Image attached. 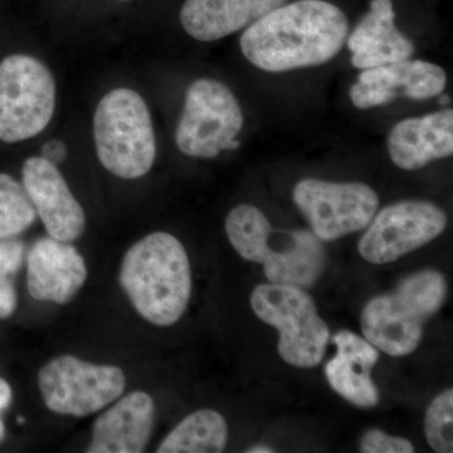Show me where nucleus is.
Listing matches in <instances>:
<instances>
[{
    "mask_svg": "<svg viewBox=\"0 0 453 453\" xmlns=\"http://www.w3.org/2000/svg\"><path fill=\"white\" fill-rule=\"evenodd\" d=\"M365 453H413L414 446L404 437L390 436L380 429H369L360 440Z\"/></svg>",
    "mask_w": 453,
    "mask_h": 453,
    "instance_id": "obj_24",
    "label": "nucleus"
},
{
    "mask_svg": "<svg viewBox=\"0 0 453 453\" xmlns=\"http://www.w3.org/2000/svg\"><path fill=\"white\" fill-rule=\"evenodd\" d=\"M67 146L62 140L53 139L42 146V157L53 165H59L67 159Z\"/></svg>",
    "mask_w": 453,
    "mask_h": 453,
    "instance_id": "obj_25",
    "label": "nucleus"
},
{
    "mask_svg": "<svg viewBox=\"0 0 453 453\" xmlns=\"http://www.w3.org/2000/svg\"><path fill=\"white\" fill-rule=\"evenodd\" d=\"M56 109V82L50 68L28 55L0 62V140L9 144L40 135Z\"/></svg>",
    "mask_w": 453,
    "mask_h": 453,
    "instance_id": "obj_7",
    "label": "nucleus"
},
{
    "mask_svg": "<svg viewBox=\"0 0 453 453\" xmlns=\"http://www.w3.org/2000/svg\"><path fill=\"white\" fill-rule=\"evenodd\" d=\"M453 390L447 389L429 405L425 434L432 449L440 453L453 452Z\"/></svg>",
    "mask_w": 453,
    "mask_h": 453,
    "instance_id": "obj_23",
    "label": "nucleus"
},
{
    "mask_svg": "<svg viewBox=\"0 0 453 453\" xmlns=\"http://www.w3.org/2000/svg\"><path fill=\"white\" fill-rule=\"evenodd\" d=\"M288 0H186L180 12L184 31L201 42L222 40L247 28Z\"/></svg>",
    "mask_w": 453,
    "mask_h": 453,
    "instance_id": "obj_19",
    "label": "nucleus"
},
{
    "mask_svg": "<svg viewBox=\"0 0 453 453\" xmlns=\"http://www.w3.org/2000/svg\"><path fill=\"white\" fill-rule=\"evenodd\" d=\"M447 216L426 201H402L375 213L357 250L365 261L384 265L436 240L445 232Z\"/></svg>",
    "mask_w": 453,
    "mask_h": 453,
    "instance_id": "obj_11",
    "label": "nucleus"
},
{
    "mask_svg": "<svg viewBox=\"0 0 453 453\" xmlns=\"http://www.w3.org/2000/svg\"><path fill=\"white\" fill-rule=\"evenodd\" d=\"M447 85L446 71L432 62L404 59L368 68L350 88L351 103L360 110L387 105L396 97L428 100L440 96Z\"/></svg>",
    "mask_w": 453,
    "mask_h": 453,
    "instance_id": "obj_12",
    "label": "nucleus"
},
{
    "mask_svg": "<svg viewBox=\"0 0 453 453\" xmlns=\"http://www.w3.org/2000/svg\"><path fill=\"white\" fill-rule=\"evenodd\" d=\"M447 297L445 276L437 270L412 273L392 294L366 303L360 325L365 338L390 357H405L421 344L423 326L442 308Z\"/></svg>",
    "mask_w": 453,
    "mask_h": 453,
    "instance_id": "obj_4",
    "label": "nucleus"
},
{
    "mask_svg": "<svg viewBox=\"0 0 453 453\" xmlns=\"http://www.w3.org/2000/svg\"><path fill=\"white\" fill-rule=\"evenodd\" d=\"M22 186L50 237L64 242L81 237L86 228L85 211L57 165L42 157H28L22 166Z\"/></svg>",
    "mask_w": 453,
    "mask_h": 453,
    "instance_id": "obj_13",
    "label": "nucleus"
},
{
    "mask_svg": "<svg viewBox=\"0 0 453 453\" xmlns=\"http://www.w3.org/2000/svg\"><path fill=\"white\" fill-rule=\"evenodd\" d=\"M294 202L320 241H335L363 231L380 207V198L363 183H333L303 179L294 189Z\"/></svg>",
    "mask_w": 453,
    "mask_h": 453,
    "instance_id": "obj_10",
    "label": "nucleus"
},
{
    "mask_svg": "<svg viewBox=\"0 0 453 453\" xmlns=\"http://www.w3.org/2000/svg\"><path fill=\"white\" fill-rule=\"evenodd\" d=\"M242 127L243 112L234 92L216 80L199 79L188 88L175 142L188 157L213 159L240 148L235 138Z\"/></svg>",
    "mask_w": 453,
    "mask_h": 453,
    "instance_id": "obj_8",
    "label": "nucleus"
},
{
    "mask_svg": "<svg viewBox=\"0 0 453 453\" xmlns=\"http://www.w3.org/2000/svg\"><path fill=\"white\" fill-rule=\"evenodd\" d=\"M228 427L222 414L199 410L186 417L164 438L157 453H219L226 449Z\"/></svg>",
    "mask_w": 453,
    "mask_h": 453,
    "instance_id": "obj_20",
    "label": "nucleus"
},
{
    "mask_svg": "<svg viewBox=\"0 0 453 453\" xmlns=\"http://www.w3.org/2000/svg\"><path fill=\"white\" fill-rule=\"evenodd\" d=\"M349 35L344 12L325 0H299L273 9L247 27L241 37L243 56L271 73L326 64Z\"/></svg>",
    "mask_w": 453,
    "mask_h": 453,
    "instance_id": "obj_1",
    "label": "nucleus"
},
{
    "mask_svg": "<svg viewBox=\"0 0 453 453\" xmlns=\"http://www.w3.org/2000/svg\"><path fill=\"white\" fill-rule=\"evenodd\" d=\"M85 258L71 242L44 237L29 250L27 288L33 299L65 305L88 280Z\"/></svg>",
    "mask_w": 453,
    "mask_h": 453,
    "instance_id": "obj_14",
    "label": "nucleus"
},
{
    "mask_svg": "<svg viewBox=\"0 0 453 453\" xmlns=\"http://www.w3.org/2000/svg\"><path fill=\"white\" fill-rule=\"evenodd\" d=\"M333 342L338 353L325 365L330 386L357 407H375L380 403V392L371 372L380 360L377 348L365 338L347 330L335 334Z\"/></svg>",
    "mask_w": 453,
    "mask_h": 453,
    "instance_id": "obj_18",
    "label": "nucleus"
},
{
    "mask_svg": "<svg viewBox=\"0 0 453 453\" xmlns=\"http://www.w3.org/2000/svg\"><path fill=\"white\" fill-rule=\"evenodd\" d=\"M440 101H441V104L449 103V96H442V97H441Z\"/></svg>",
    "mask_w": 453,
    "mask_h": 453,
    "instance_id": "obj_29",
    "label": "nucleus"
},
{
    "mask_svg": "<svg viewBox=\"0 0 453 453\" xmlns=\"http://www.w3.org/2000/svg\"><path fill=\"white\" fill-rule=\"evenodd\" d=\"M3 437H4V425L0 421V440H3Z\"/></svg>",
    "mask_w": 453,
    "mask_h": 453,
    "instance_id": "obj_28",
    "label": "nucleus"
},
{
    "mask_svg": "<svg viewBox=\"0 0 453 453\" xmlns=\"http://www.w3.org/2000/svg\"><path fill=\"white\" fill-rule=\"evenodd\" d=\"M35 217L37 213L22 184L0 173V240L23 234L35 223Z\"/></svg>",
    "mask_w": 453,
    "mask_h": 453,
    "instance_id": "obj_21",
    "label": "nucleus"
},
{
    "mask_svg": "<svg viewBox=\"0 0 453 453\" xmlns=\"http://www.w3.org/2000/svg\"><path fill=\"white\" fill-rule=\"evenodd\" d=\"M392 0H372L369 12L348 35L351 64L359 70L404 61L414 53L412 42L395 27Z\"/></svg>",
    "mask_w": 453,
    "mask_h": 453,
    "instance_id": "obj_17",
    "label": "nucleus"
},
{
    "mask_svg": "<svg viewBox=\"0 0 453 453\" xmlns=\"http://www.w3.org/2000/svg\"><path fill=\"white\" fill-rule=\"evenodd\" d=\"M94 138L101 165L115 177L139 179L153 168V121L144 98L134 89H112L101 98L94 116Z\"/></svg>",
    "mask_w": 453,
    "mask_h": 453,
    "instance_id": "obj_5",
    "label": "nucleus"
},
{
    "mask_svg": "<svg viewBox=\"0 0 453 453\" xmlns=\"http://www.w3.org/2000/svg\"><path fill=\"white\" fill-rule=\"evenodd\" d=\"M38 387L50 411L81 418L121 396L127 378L119 366L92 365L77 357L62 356L42 366Z\"/></svg>",
    "mask_w": 453,
    "mask_h": 453,
    "instance_id": "obj_9",
    "label": "nucleus"
},
{
    "mask_svg": "<svg viewBox=\"0 0 453 453\" xmlns=\"http://www.w3.org/2000/svg\"><path fill=\"white\" fill-rule=\"evenodd\" d=\"M390 159L398 168L421 169L453 153V111L442 110L398 122L388 136Z\"/></svg>",
    "mask_w": 453,
    "mask_h": 453,
    "instance_id": "obj_16",
    "label": "nucleus"
},
{
    "mask_svg": "<svg viewBox=\"0 0 453 453\" xmlns=\"http://www.w3.org/2000/svg\"><path fill=\"white\" fill-rule=\"evenodd\" d=\"M247 452L249 453H273L275 452V449H271V447L265 446V445H257L253 446L251 449H247Z\"/></svg>",
    "mask_w": 453,
    "mask_h": 453,
    "instance_id": "obj_27",
    "label": "nucleus"
},
{
    "mask_svg": "<svg viewBox=\"0 0 453 453\" xmlns=\"http://www.w3.org/2000/svg\"><path fill=\"white\" fill-rule=\"evenodd\" d=\"M122 291L136 312L157 326L180 320L192 295V271L186 249L165 232L145 235L122 258Z\"/></svg>",
    "mask_w": 453,
    "mask_h": 453,
    "instance_id": "obj_2",
    "label": "nucleus"
},
{
    "mask_svg": "<svg viewBox=\"0 0 453 453\" xmlns=\"http://www.w3.org/2000/svg\"><path fill=\"white\" fill-rule=\"evenodd\" d=\"M25 258V243L16 238L0 240V319H7L17 309L14 277Z\"/></svg>",
    "mask_w": 453,
    "mask_h": 453,
    "instance_id": "obj_22",
    "label": "nucleus"
},
{
    "mask_svg": "<svg viewBox=\"0 0 453 453\" xmlns=\"http://www.w3.org/2000/svg\"><path fill=\"white\" fill-rule=\"evenodd\" d=\"M229 242L241 257L264 265L271 283L311 288L323 273L326 253L312 232L275 229L252 204H240L226 219Z\"/></svg>",
    "mask_w": 453,
    "mask_h": 453,
    "instance_id": "obj_3",
    "label": "nucleus"
},
{
    "mask_svg": "<svg viewBox=\"0 0 453 453\" xmlns=\"http://www.w3.org/2000/svg\"><path fill=\"white\" fill-rule=\"evenodd\" d=\"M154 422L153 398L142 390L131 392L95 421L86 452H144L153 434Z\"/></svg>",
    "mask_w": 453,
    "mask_h": 453,
    "instance_id": "obj_15",
    "label": "nucleus"
},
{
    "mask_svg": "<svg viewBox=\"0 0 453 453\" xmlns=\"http://www.w3.org/2000/svg\"><path fill=\"white\" fill-rule=\"evenodd\" d=\"M251 306L259 320L279 330L277 350L288 365H320L330 332L308 292L299 286L265 283L253 290Z\"/></svg>",
    "mask_w": 453,
    "mask_h": 453,
    "instance_id": "obj_6",
    "label": "nucleus"
},
{
    "mask_svg": "<svg viewBox=\"0 0 453 453\" xmlns=\"http://www.w3.org/2000/svg\"><path fill=\"white\" fill-rule=\"evenodd\" d=\"M12 388L11 386L0 378V410H4L7 408L12 402Z\"/></svg>",
    "mask_w": 453,
    "mask_h": 453,
    "instance_id": "obj_26",
    "label": "nucleus"
}]
</instances>
